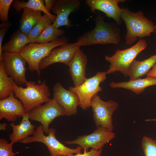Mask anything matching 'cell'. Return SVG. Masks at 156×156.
Listing matches in <instances>:
<instances>
[{
    "label": "cell",
    "instance_id": "cell-18",
    "mask_svg": "<svg viewBox=\"0 0 156 156\" xmlns=\"http://www.w3.org/2000/svg\"><path fill=\"white\" fill-rule=\"evenodd\" d=\"M155 85H156V77H149L143 79L139 78L129 80L128 81H112L109 84L110 87L112 88L127 89L137 94L143 92L146 88Z\"/></svg>",
    "mask_w": 156,
    "mask_h": 156
},
{
    "label": "cell",
    "instance_id": "cell-10",
    "mask_svg": "<svg viewBox=\"0 0 156 156\" xmlns=\"http://www.w3.org/2000/svg\"><path fill=\"white\" fill-rule=\"evenodd\" d=\"M116 136L112 130L101 127H97L92 133L78 137L75 140L66 141L68 144H76L84 150V152L88 151L89 148L98 150Z\"/></svg>",
    "mask_w": 156,
    "mask_h": 156
},
{
    "label": "cell",
    "instance_id": "cell-29",
    "mask_svg": "<svg viewBox=\"0 0 156 156\" xmlns=\"http://www.w3.org/2000/svg\"><path fill=\"white\" fill-rule=\"evenodd\" d=\"M13 143H10L4 139H0V156H15L17 152H13Z\"/></svg>",
    "mask_w": 156,
    "mask_h": 156
},
{
    "label": "cell",
    "instance_id": "cell-4",
    "mask_svg": "<svg viewBox=\"0 0 156 156\" xmlns=\"http://www.w3.org/2000/svg\"><path fill=\"white\" fill-rule=\"evenodd\" d=\"M68 41L66 37L63 36L49 43H29L19 53L26 60L28 68L31 71L36 72L40 77L41 71L39 65L41 61L47 56L53 49L67 43Z\"/></svg>",
    "mask_w": 156,
    "mask_h": 156
},
{
    "label": "cell",
    "instance_id": "cell-22",
    "mask_svg": "<svg viewBox=\"0 0 156 156\" xmlns=\"http://www.w3.org/2000/svg\"><path fill=\"white\" fill-rule=\"evenodd\" d=\"M30 43L27 36L19 29L13 34L8 42L2 47L3 52L18 53Z\"/></svg>",
    "mask_w": 156,
    "mask_h": 156
},
{
    "label": "cell",
    "instance_id": "cell-15",
    "mask_svg": "<svg viewBox=\"0 0 156 156\" xmlns=\"http://www.w3.org/2000/svg\"><path fill=\"white\" fill-rule=\"evenodd\" d=\"M125 0H86V4L94 13L96 10L101 11L108 18H113L118 25H121L122 21L120 18L122 8L118 6L120 2Z\"/></svg>",
    "mask_w": 156,
    "mask_h": 156
},
{
    "label": "cell",
    "instance_id": "cell-11",
    "mask_svg": "<svg viewBox=\"0 0 156 156\" xmlns=\"http://www.w3.org/2000/svg\"><path fill=\"white\" fill-rule=\"evenodd\" d=\"M7 75L18 86L26 85V60L18 53L3 52L2 60Z\"/></svg>",
    "mask_w": 156,
    "mask_h": 156
},
{
    "label": "cell",
    "instance_id": "cell-33",
    "mask_svg": "<svg viewBox=\"0 0 156 156\" xmlns=\"http://www.w3.org/2000/svg\"><path fill=\"white\" fill-rule=\"evenodd\" d=\"M146 75L147 77H156V63Z\"/></svg>",
    "mask_w": 156,
    "mask_h": 156
},
{
    "label": "cell",
    "instance_id": "cell-14",
    "mask_svg": "<svg viewBox=\"0 0 156 156\" xmlns=\"http://www.w3.org/2000/svg\"><path fill=\"white\" fill-rule=\"evenodd\" d=\"M81 5L79 0H55L51 10L56 14V18L53 25L57 28L63 26L71 27L69 16L78 10Z\"/></svg>",
    "mask_w": 156,
    "mask_h": 156
},
{
    "label": "cell",
    "instance_id": "cell-8",
    "mask_svg": "<svg viewBox=\"0 0 156 156\" xmlns=\"http://www.w3.org/2000/svg\"><path fill=\"white\" fill-rule=\"evenodd\" d=\"M106 72L99 71L90 78L86 79L81 85L70 87L69 90L76 93L80 100L79 106L84 110L90 107V101L92 97L102 90L100 84L106 79Z\"/></svg>",
    "mask_w": 156,
    "mask_h": 156
},
{
    "label": "cell",
    "instance_id": "cell-20",
    "mask_svg": "<svg viewBox=\"0 0 156 156\" xmlns=\"http://www.w3.org/2000/svg\"><path fill=\"white\" fill-rule=\"evenodd\" d=\"M23 10L18 29L27 35L40 20L42 16L40 11L27 8H25Z\"/></svg>",
    "mask_w": 156,
    "mask_h": 156
},
{
    "label": "cell",
    "instance_id": "cell-23",
    "mask_svg": "<svg viewBox=\"0 0 156 156\" xmlns=\"http://www.w3.org/2000/svg\"><path fill=\"white\" fill-rule=\"evenodd\" d=\"M44 3V1L43 0H29L27 2L23 0H16L13 3V7L18 12L25 8L43 12L48 15L53 23L56 19V16L52 14L47 10Z\"/></svg>",
    "mask_w": 156,
    "mask_h": 156
},
{
    "label": "cell",
    "instance_id": "cell-17",
    "mask_svg": "<svg viewBox=\"0 0 156 156\" xmlns=\"http://www.w3.org/2000/svg\"><path fill=\"white\" fill-rule=\"evenodd\" d=\"M87 62L86 56L80 48L79 49L68 65L69 72L74 87L81 85L87 79L86 75Z\"/></svg>",
    "mask_w": 156,
    "mask_h": 156
},
{
    "label": "cell",
    "instance_id": "cell-5",
    "mask_svg": "<svg viewBox=\"0 0 156 156\" xmlns=\"http://www.w3.org/2000/svg\"><path fill=\"white\" fill-rule=\"evenodd\" d=\"M146 40L140 39L132 47L125 49L117 50L111 56L106 55L105 60L110 63L107 74L120 72L125 77L129 76V68L138 54L147 47Z\"/></svg>",
    "mask_w": 156,
    "mask_h": 156
},
{
    "label": "cell",
    "instance_id": "cell-21",
    "mask_svg": "<svg viewBox=\"0 0 156 156\" xmlns=\"http://www.w3.org/2000/svg\"><path fill=\"white\" fill-rule=\"evenodd\" d=\"M156 63V54L144 60H134L129 68V80L140 78L146 75Z\"/></svg>",
    "mask_w": 156,
    "mask_h": 156
},
{
    "label": "cell",
    "instance_id": "cell-12",
    "mask_svg": "<svg viewBox=\"0 0 156 156\" xmlns=\"http://www.w3.org/2000/svg\"><path fill=\"white\" fill-rule=\"evenodd\" d=\"M80 47L76 42L67 43L53 49L40 62V69H44L57 63H62L68 66L74 54Z\"/></svg>",
    "mask_w": 156,
    "mask_h": 156
},
{
    "label": "cell",
    "instance_id": "cell-1",
    "mask_svg": "<svg viewBox=\"0 0 156 156\" xmlns=\"http://www.w3.org/2000/svg\"><path fill=\"white\" fill-rule=\"evenodd\" d=\"M94 29L78 37L76 42L80 46L96 44H117L120 40V30L115 22H107L99 14L94 19Z\"/></svg>",
    "mask_w": 156,
    "mask_h": 156
},
{
    "label": "cell",
    "instance_id": "cell-3",
    "mask_svg": "<svg viewBox=\"0 0 156 156\" xmlns=\"http://www.w3.org/2000/svg\"><path fill=\"white\" fill-rule=\"evenodd\" d=\"M26 86V88H23L16 83L14 92L15 97L22 102L27 113L51 99L49 89L45 81L37 83L28 81Z\"/></svg>",
    "mask_w": 156,
    "mask_h": 156
},
{
    "label": "cell",
    "instance_id": "cell-25",
    "mask_svg": "<svg viewBox=\"0 0 156 156\" xmlns=\"http://www.w3.org/2000/svg\"><path fill=\"white\" fill-rule=\"evenodd\" d=\"M65 33L64 30L57 28L53 24H51L43 31L38 37L36 43H45L51 42L62 36Z\"/></svg>",
    "mask_w": 156,
    "mask_h": 156
},
{
    "label": "cell",
    "instance_id": "cell-30",
    "mask_svg": "<svg viewBox=\"0 0 156 156\" xmlns=\"http://www.w3.org/2000/svg\"><path fill=\"white\" fill-rule=\"evenodd\" d=\"M11 26V24L9 23L4 25L0 30V61L3 59V53L2 50V43L6 33Z\"/></svg>",
    "mask_w": 156,
    "mask_h": 156
},
{
    "label": "cell",
    "instance_id": "cell-13",
    "mask_svg": "<svg viewBox=\"0 0 156 156\" xmlns=\"http://www.w3.org/2000/svg\"><path fill=\"white\" fill-rule=\"evenodd\" d=\"M53 98L64 110L66 115H76L77 107L80 105L79 98L75 93L64 88L59 83H56L53 87Z\"/></svg>",
    "mask_w": 156,
    "mask_h": 156
},
{
    "label": "cell",
    "instance_id": "cell-26",
    "mask_svg": "<svg viewBox=\"0 0 156 156\" xmlns=\"http://www.w3.org/2000/svg\"><path fill=\"white\" fill-rule=\"evenodd\" d=\"M52 22L49 17L44 14L34 27L27 35L30 43H35L44 29Z\"/></svg>",
    "mask_w": 156,
    "mask_h": 156
},
{
    "label": "cell",
    "instance_id": "cell-31",
    "mask_svg": "<svg viewBox=\"0 0 156 156\" xmlns=\"http://www.w3.org/2000/svg\"><path fill=\"white\" fill-rule=\"evenodd\" d=\"M102 153V148L98 150L93 149L87 152H84L83 154L79 153L75 155H72L69 156H101Z\"/></svg>",
    "mask_w": 156,
    "mask_h": 156
},
{
    "label": "cell",
    "instance_id": "cell-27",
    "mask_svg": "<svg viewBox=\"0 0 156 156\" xmlns=\"http://www.w3.org/2000/svg\"><path fill=\"white\" fill-rule=\"evenodd\" d=\"M142 146L145 156H156V141L146 136L143 138Z\"/></svg>",
    "mask_w": 156,
    "mask_h": 156
},
{
    "label": "cell",
    "instance_id": "cell-16",
    "mask_svg": "<svg viewBox=\"0 0 156 156\" xmlns=\"http://www.w3.org/2000/svg\"><path fill=\"white\" fill-rule=\"evenodd\" d=\"M26 114L22 102L15 97L14 93L0 100V120L5 118L8 121L14 122L17 118H22Z\"/></svg>",
    "mask_w": 156,
    "mask_h": 156
},
{
    "label": "cell",
    "instance_id": "cell-32",
    "mask_svg": "<svg viewBox=\"0 0 156 156\" xmlns=\"http://www.w3.org/2000/svg\"><path fill=\"white\" fill-rule=\"evenodd\" d=\"M55 0H44L45 7L47 10L50 12L51 8L53 6Z\"/></svg>",
    "mask_w": 156,
    "mask_h": 156
},
{
    "label": "cell",
    "instance_id": "cell-2",
    "mask_svg": "<svg viewBox=\"0 0 156 156\" xmlns=\"http://www.w3.org/2000/svg\"><path fill=\"white\" fill-rule=\"evenodd\" d=\"M120 18L126 25L127 33L125 38L128 45L132 44L138 38L150 36L155 32V25L144 16L142 11L135 12L127 8L122 7Z\"/></svg>",
    "mask_w": 156,
    "mask_h": 156
},
{
    "label": "cell",
    "instance_id": "cell-6",
    "mask_svg": "<svg viewBox=\"0 0 156 156\" xmlns=\"http://www.w3.org/2000/svg\"><path fill=\"white\" fill-rule=\"evenodd\" d=\"M56 130L49 129L48 135H45L41 125L38 127L31 136H29L20 142L24 144L34 142H40L44 144L47 147L51 156H69L74 154L81 153V148L78 146L72 148L65 146L58 140L55 136Z\"/></svg>",
    "mask_w": 156,
    "mask_h": 156
},
{
    "label": "cell",
    "instance_id": "cell-28",
    "mask_svg": "<svg viewBox=\"0 0 156 156\" xmlns=\"http://www.w3.org/2000/svg\"><path fill=\"white\" fill-rule=\"evenodd\" d=\"M14 0H0V20L2 24L9 23L8 12L10 7Z\"/></svg>",
    "mask_w": 156,
    "mask_h": 156
},
{
    "label": "cell",
    "instance_id": "cell-36",
    "mask_svg": "<svg viewBox=\"0 0 156 156\" xmlns=\"http://www.w3.org/2000/svg\"><path fill=\"white\" fill-rule=\"evenodd\" d=\"M155 31L154 32L156 33V25H155Z\"/></svg>",
    "mask_w": 156,
    "mask_h": 156
},
{
    "label": "cell",
    "instance_id": "cell-35",
    "mask_svg": "<svg viewBox=\"0 0 156 156\" xmlns=\"http://www.w3.org/2000/svg\"><path fill=\"white\" fill-rule=\"evenodd\" d=\"M146 121H155L156 122V119H147L145 120Z\"/></svg>",
    "mask_w": 156,
    "mask_h": 156
},
{
    "label": "cell",
    "instance_id": "cell-34",
    "mask_svg": "<svg viewBox=\"0 0 156 156\" xmlns=\"http://www.w3.org/2000/svg\"><path fill=\"white\" fill-rule=\"evenodd\" d=\"M8 125L5 123H1L0 124V130L5 131L6 129V127Z\"/></svg>",
    "mask_w": 156,
    "mask_h": 156
},
{
    "label": "cell",
    "instance_id": "cell-9",
    "mask_svg": "<svg viewBox=\"0 0 156 156\" xmlns=\"http://www.w3.org/2000/svg\"><path fill=\"white\" fill-rule=\"evenodd\" d=\"M28 114L29 119L40 122L44 133L48 134L49 125L54 120L66 115L64 110L53 98L44 104L35 107Z\"/></svg>",
    "mask_w": 156,
    "mask_h": 156
},
{
    "label": "cell",
    "instance_id": "cell-24",
    "mask_svg": "<svg viewBox=\"0 0 156 156\" xmlns=\"http://www.w3.org/2000/svg\"><path fill=\"white\" fill-rule=\"evenodd\" d=\"M16 84L14 79L6 74L3 61H0V100L8 97L14 93Z\"/></svg>",
    "mask_w": 156,
    "mask_h": 156
},
{
    "label": "cell",
    "instance_id": "cell-19",
    "mask_svg": "<svg viewBox=\"0 0 156 156\" xmlns=\"http://www.w3.org/2000/svg\"><path fill=\"white\" fill-rule=\"evenodd\" d=\"M29 119L28 114L27 113L22 117L19 124L16 125L14 122H12L10 125L12 129V132L9 136L11 142L13 144L20 142L34 134L35 127Z\"/></svg>",
    "mask_w": 156,
    "mask_h": 156
},
{
    "label": "cell",
    "instance_id": "cell-7",
    "mask_svg": "<svg viewBox=\"0 0 156 156\" xmlns=\"http://www.w3.org/2000/svg\"><path fill=\"white\" fill-rule=\"evenodd\" d=\"M90 107L92 109L93 117L97 127H101L113 131L112 116L118 107V103L112 100L104 101L96 94L91 99Z\"/></svg>",
    "mask_w": 156,
    "mask_h": 156
}]
</instances>
